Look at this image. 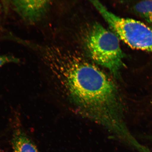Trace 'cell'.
I'll return each instance as SVG.
<instances>
[{"label": "cell", "instance_id": "6da1fadb", "mask_svg": "<svg viewBox=\"0 0 152 152\" xmlns=\"http://www.w3.org/2000/svg\"><path fill=\"white\" fill-rule=\"evenodd\" d=\"M48 68L79 113L116 135H124L119 93L109 76L83 59L62 51L52 56Z\"/></svg>", "mask_w": 152, "mask_h": 152}, {"label": "cell", "instance_id": "7a4b0ae2", "mask_svg": "<svg viewBox=\"0 0 152 152\" xmlns=\"http://www.w3.org/2000/svg\"><path fill=\"white\" fill-rule=\"evenodd\" d=\"M116 35L98 24L94 25L88 32L86 45L91 58L96 63L118 76L124 66V55Z\"/></svg>", "mask_w": 152, "mask_h": 152}, {"label": "cell", "instance_id": "3957f363", "mask_svg": "<svg viewBox=\"0 0 152 152\" xmlns=\"http://www.w3.org/2000/svg\"><path fill=\"white\" fill-rule=\"evenodd\" d=\"M91 2L118 37L133 48L152 53V28L139 21L120 18L99 1Z\"/></svg>", "mask_w": 152, "mask_h": 152}, {"label": "cell", "instance_id": "277c9868", "mask_svg": "<svg viewBox=\"0 0 152 152\" xmlns=\"http://www.w3.org/2000/svg\"><path fill=\"white\" fill-rule=\"evenodd\" d=\"M49 1H11L14 11L26 21L33 23L39 21L47 14Z\"/></svg>", "mask_w": 152, "mask_h": 152}, {"label": "cell", "instance_id": "5b68a950", "mask_svg": "<svg viewBox=\"0 0 152 152\" xmlns=\"http://www.w3.org/2000/svg\"><path fill=\"white\" fill-rule=\"evenodd\" d=\"M14 127L11 143L13 152H39L20 124Z\"/></svg>", "mask_w": 152, "mask_h": 152}, {"label": "cell", "instance_id": "8992f818", "mask_svg": "<svg viewBox=\"0 0 152 152\" xmlns=\"http://www.w3.org/2000/svg\"><path fill=\"white\" fill-rule=\"evenodd\" d=\"M134 10L136 14L151 25L152 28V1L139 2L134 5Z\"/></svg>", "mask_w": 152, "mask_h": 152}, {"label": "cell", "instance_id": "52a82bcc", "mask_svg": "<svg viewBox=\"0 0 152 152\" xmlns=\"http://www.w3.org/2000/svg\"><path fill=\"white\" fill-rule=\"evenodd\" d=\"M19 60L18 58L14 56H0V68L5 64L12 63H18Z\"/></svg>", "mask_w": 152, "mask_h": 152}, {"label": "cell", "instance_id": "ba28073f", "mask_svg": "<svg viewBox=\"0 0 152 152\" xmlns=\"http://www.w3.org/2000/svg\"></svg>", "mask_w": 152, "mask_h": 152}]
</instances>
